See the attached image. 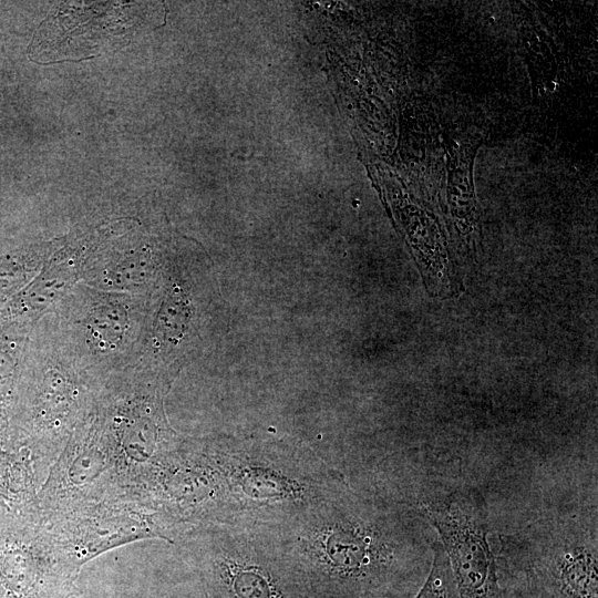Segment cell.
<instances>
[{
	"label": "cell",
	"instance_id": "obj_5",
	"mask_svg": "<svg viewBox=\"0 0 598 598\" xmlns=\"http://www.w3.org/2000/svg\"><path fill=\"white\" fill-rule=\"evenodd\" d=\"M499 598H556L517 560L497 554Z\"/></svg>",
	"mask_w": 598,
	"mask_h": 598
},
{
	"label": "cell",
	"instance_id": "obj_1",
	"mask_svg": "<svg viewBox=\"0 0 598 598\" xmlns=\"http://www.w3.org/2000/svg\"><path fill=\"white\" fill-rule=\"evenodd\" d=\"M412 511L436 534L446 554L458 598H499L496 553L488 542L487 504L473 486L426 495Z\"/></svg>",
	"mask_w": 598,
	"mask_h": 598
},
{
	"label": "cell",
	"instance_id": "obj_7",
	"mask_svg": "<svg viewBox=\"0 0 598 598\" xmlns=\"http://www.w3.org/2000/svg\"><path fill=\"white\" fill-rule=\"evenodd\" d=\"M189 309L185 297L172 291L159 310L155 322V338L157 341L176 343L183 336Z\"/></svg>",
	"mask_w": 598,
	"mask_h": 598
},
{
	"label": "cell",
	"instance_id": "obj_6",
	"mask_svg": "<svg viewBox=\"0 0 598 598\" xmlns=\"http://www.w3.org/2000/svg\"><path fill=\"white\" fill-rule=\"evenodd\" d=\"M411 598H458L446 554L437 537L432 544V561L427 576Z\"/></svg>",
	"mask_w": 598,
	"mask_h": 598
},
{
	"label": "cell",
	"instance_id": "obj_4",
	"mask_svg": "<svg viewBox=\"0 0 598 598\" xmlns=\"http://www.w3.org/2000/svg\"><path fill=\"white\" fill-rule=\"evenodd\" d=\"M127 329V315L116 303H103L92 310L86 322L87 341L100 352L120 347Z\"/></svg>",
	"mask_w": 598,
	"mask_h": 598
},
{
	"label": "cell",
	"instance_id": "obj_8",
	"mask_svg": "<svg viewBox=\"0 0 598 598\" xmlns=\"http://www.w3.org/2000/svg\"><path fill=\"white\" fill-rule=\"evenodd\" d=\"M313 598H317V597H313Z\"/></svg>",
	"mask_w": 598,
	"mask_h": 598
},
{
	"label": "cell",
	"instance_id": "obj_2",
	"mask_svg": "<svg viewBox=\"0 0 598 598\" xmlns=\"http://www.w3.org/2000/svg\"><path fill=\"white\" fill-rule=\"evenodd\" d=\"M498 554L528 568L556 598H598L596 523L567 516L540 520Z\"/></svg>",
	"mask_w": 598,
	"mask_h": 598
},
{
	"label": "cell",
	"instance_id": "obj_3",
	"mask_svg": "<svg viewBox=\"0 0 598 598\" xmlns=\"http://www.w3.org/2000/svg\"><path fill=\"white\" fill-rule=\"evenodd\" d=\"M202 557L209 598H313L292 564L221 549Z\"/></svg>",
	"mask_w": 598,
	"mask_h": 598
}]
</instances>
